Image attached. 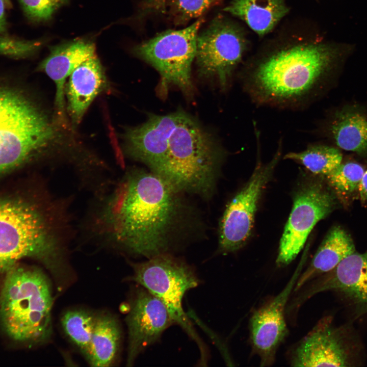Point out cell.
<instances>
[{
  "instance_id": "cell-25",
  "label": "cell",
  "mask_w": 367,
  "mask_h": 367,
  "mask_svg": "<svg viewBox=\"0 0 367 367\" xmlns=\"http://www.w3.org/2000/svg\"><path fill=\"white\" fill-rule=\"evenodd\" d=\"M96 319V316L82 309L68 310L61 318L65 333L84 355L89 347Z\"/></svg>"
},
{
  "instance_id": "cell-5",
  "label": "cell",
  "mask_w": 367,
  "mask_h": 367,
  "mask_svg": "<svg viewBox=\"0 0 367 367\" xmlns=\"http://www.w3.org/2000/svg\"><path fill=\"white\" fill-rule=\"evenodd\" d=\"M53 297L40 270L18 265L7 275L0 291V324L13 340L44 343L52 332Z\"/></svg>"
},
{
  "instance_id": "cell-24",
  "label": "cell",
  "mask_w": 367,
  "mask_h": 367,
  "mask_svg": "<svg viewBox=\"0 0 367 367\" xmlns=\"http://www.w3.org/2000/svg\"><path fill=\"white\" fill-rule=\"evenodd\" d=\"M364 171L357 163L342 162L325 176L336 196L343 202H349L358 196L359 186Z\"/></svg>"
},
{
  "instance_id": "cell-4",
  "label": "cell",
  "mask_w": 367,
  "mask_h": 367,
  "mask_svg": "<svg viewBox=\"0 0 367 367\" xmlns=\"http://www.w3.org/2000/svg\"><path fill=\"white\" fill-rule=\"evenodd\" d=\"M225 156L214 136L183 111L169 137L164 162L155 174L179 192L208 197Z\"/></svg>"
},
{
  "instance_id": "cell-12",
  "label": "cell",
  "mask_w": 367,
  "mask_h": 367,
  "mask_svg": "<svg viewBox=\"0 0 367 367\" xmlns=\"http://www.w3.org/2000/svg\"><path fill=\"white\" fill-rule=\"evenodd\" d=\"M304 261H300L283 289L254 310L250 318L252 351L259 357L261 366L274 363L277 349L287 335L286 305L301 273Z\"/></svg>"
},
{
  "instance_id": "cell-28",
  "label": "cell",
  "mask_w": 367,
  "mask_h": 367,
  "mask_svg": "<svg viewBox=\"0 0 367 367\" xmlns=\"http://www.w3.org/2000/svg\"><path fill=\"white\" fill-rule=\"evenodd\" d=\"M40 40H27L10 36L7 33L0 34V55L21 58L36 53L42 45Z\"/></svg>"
},
{
  "instance_id": "cell-26",
  "label": "cell",
  "mask_w": 367,
  "mask_h": 367,
  "mask_svg": "<svg viewBox=\"0 0 367 367\" xmlns=\"http://www.w3.org/2000/svg\"><path fill=\"white\" fill-rule=\"evenodd\" d=\"M220 0H171L170 9L174 20L184 23L198 17Z\"/></svg>"
},
{
  "instance_id": "cell-31",
  "label": "cell",
  "mask_w": 367,
  "mask_h": 367,
  "mask_svg": "<svg viewBox=\"0 0 367 367\" xmlns=\"http://www.w3.org/2000/svg\"><path fill=\"white\" fill-rule=\"evenodd\" d=\"M358 197L362 203L367 204V169L364 171L359 184Z\"/></svg>"
},
{
  "instance_id": "cell-16",
  "label": "cell",
  "mask_w": 367,
  "mask_h": 367,
  "mask_svg": "<svg viewBox=\"0 0 367 367\" xmlns=\"http://www.w3.org/2000/svg\"><path fill=\"white\" fill-rule=\"evenodd\" d=\"M183 110L166 115L150 114L146 122L128 128L124 135L125 154L156 173L165 159L169 137Z\"/></svg>"
},
{
  "instance_id": "cell-3",
  "label": "cell",
  "mask_w": 367,
  "mask_h": 367,
  "mask_svg": "<svg viewBox=\"0 0 367 367\" xmlns=\"http://www.w3.org/2000/svg\"><path fill=\"white\" fill-rule=\"evenodd\" d=\"M67 222L54 201L34 203L0 198V291L8 273L26 257L42 263L54 275L66 265Z\"/></svg>"
},
{
  "instance_id": "cell-20",
  "label": "cell",
  "mask_w": 367,
  "mask_h": 367,
  "mask_svg": "<svg viewBox=\"0 0 367 367\" xmlns=\"http://www.w3.org/2000/svg\"><path fill=\"white\" fill-rule=\"evenodd\" d=\"M327 127L329 136L339 148L361 155L367 154V116L362 113L338 111Z\"/></svg>"
},
{
  "instance_id": "cell-21",
  "label": "cell",
  "mask_w": 367,
  "mask_h": 367,
  "mask_svg": "<svg viewBox=\"0 0 367 367\" xmlns=\"http://www.w3.org/2000/svg\"><path fill=\"white\" fill-rule=\"evenodd\" d=\"M224 10L244 20L259 35L272 30L288 11L283 0H232Z\"/></svg>"
},
{
  "instance_id": "cell-19",
  "label": "cell",
  "mask_w": 367,
  "mask_h": 367,
  "mask_svg": "<svg viewBox=\"0 0 367 367\" xmlns=\"http://www.w3.org/2000/svg\"><path fill=\"white\" fill-rule=\"evenodd\" d=\"M355 251L350 234L340 226H334L327 233L309 265L301 273L294 291H298L309 281L332 270Z\"/></svg>"
},
{
  "instance_id": "cell-1",
  "label": "cell",
  "mask_w": 367,
  "mask_h": 367,
  "mask_svg": "<svg viewBox=\"0 0 367 367\" xmlns=\"http://www.w3.org/2000/svg\"><path fill=\"white\" fill-rule=\"evenodd\" d=\"M179 193L151 171L130 169L98 197L93 231L114 247L147 259L166 253L182 209Z\"/></svg>"
},
{
  "instance_id": "cell-10",
  "label": "cell",
  "mask_w": 367,
  "mask_h": 367,
  "mask_svg": "<svg viewBox=\"0 0 367 367\" xmlns=\"http://www.w3.org/2000/svg\"><path fill=\"white\" fill-rule=\"evenodd\" d=\"M336 196L321 181L311 180L296 192L276 260L278 267L290 264L300 253L316 224L336 207Z\"/></svg>"
},
{
  "instance_id": "cell-15",
  "label": "cell",
  "mask_w": 367,
  "mask_h": 367,
  "mask_svg": "<svg viewBox=\"0 0 367 367\" xmlns=\"http://www.w3.org/2000/svg\"><path fill=\"white\" fill-rule=\"evenodd\" d=\"M126 323L128 344L127 366H132L137 357L160 338L173 321L164 303L143 287L137 290Z\"/></svg>"
},
{
  "instance_id": "cell-22",
  "label": "cell",
  "mask_w": 367,
  "mask_h": 367,
  "mask_svg": "<svg viewBox=\"0 0 367 367\" xmlns=\"http://www.w3.org/2000/svg\"><path fill=\"white\" fill-rule=\"evenodd\" d=\"M116 320L109 314L96 316V322L86 355L91 366H109L116 355L120 340Z\"/></svg>"
},
{
  "instance_id": "cell-27",
  "label": "cell",
  "mask_w": 367,
  "mask_h": 367,
  "mask_svg": "<svg viewBox=\"0 0 367 367\" xmlns=\"http://www.w3.org/2000/svg\"><path fill=\"white\" fill-rule=\"evenodd\" d=\"M68 0H18L27 19L34 23L49 20Z\"/></svg>"
},
{
  "instance_id": "cell-30",
  "label": "cell",
  "mask_w": 367,
  "mask_h": 367,
  "mask_svg": "<svg viewBox=\"0 0 367 367\" xmlns=\"http://www.w3.org/2000/svg\"><path fill=\"white\" fill-rule=\"evenodd\" d=\"M8 8L4 0H0V34L7 33L8 23L7 20L6 10Z\"/></svg>"
},
{
  "instance_id": "cell-9",
  "label": "cell",
  "mask_w": 367,
  "mask_h": 367,
  "mask_svg": "<svg viewBox=\"0 0 367 367\" xmlns=\"http://www.w3.org/2000/svg\"><path fill=\"white\" fill-rule=\"evenodd\" d=\"M257 162L249 180L229 202L222 218L219 250L224 254L234 252L246 243L252 232L255 214L261 194L282 155V139L271 160L263 164L259 158L260 137L255 135Z\"/></svg>"
},
{
  "instance_id": "cell-29",
  "label": "cell",
  "mask_w": 367,
  "mask_h": 367,
  "mask_svg": "<svg viewBox=\"0 0 367 367\" xmlns=\"http://www.w3.org/2000/svg\"><path fill=\"white\" fill-rule=\"evenodd\" d=\"M167 0H144L145 9L151 12H163L166 9Z\"/></svg>"
},
{
  "instance_id": "cell-23",
  "label": "cell",
  "mask_w": 367,
  "mask_h": 367,
  "mask_svg": "<svg viewBox=\"0 0 367 367\" xmlns=\"http://www.w3.org/2000/svg\"><path fill=\"white\" fill-rule=\"evenodd\" d=\"M284 159L295 161L314 174L326 175L342 162V154L336 147L312 143L300 152H291Z\"/></svg>"
},
{
  "instance_id": "cell-11",
  "label": "cell",
  "mask_w": 367,
  "mask_h": 367,
  "mask_svg": "<svg viewBox=\"0 0 367 367\" xmlns=\"http://www.w3.org/2000/svg\"><path fill=\"white\" fill-rule=\"evenodd\" d=\"M244 49V39L239 30L224 17L217 16L197 35L195 59L199 75L216 79L221 90H226Z\"/></svg>"
},
{
  "instance_id": "cell-8",
  "label": "cell",
  "mask_w": 367,
  "mask_h": 367,
  "mask_svg": "<svg viewBox=\"0 0 367 367\" xmlns=\"http://www.w3.org/2000/svg\"><path fill=\"white\" fill-rule=\"evenodd\" d=\"M203 20L199 19L180 30H169L136 46L134 54L160 73L158 93L164 97L171 86L188 97L194 92L192 64L195 59L197 37Z\"/></svg>"
},
{
  "instance_id": "cell-18",
  "label": "cell",
  "mask_w": 367,
  "mask_h": 367,
  "mask_svg": "<svg viewBox=\"0 0 367 367\" xmlns=\"http://www.w3.org/2000/svg\"><path fill=\"white\" fill-rule=\"evenodd\" d=\"M65 87L67 111L73 124L82 120L95 98L108 86L104 70L96 55L76 67Z\"/></svg>"
},
{
  "instance_id": "cell-13",
  "label": "cell",
  "mask_w": 367,
  "mask_h": 367,
  "mask_svg": "<svg viewBox=\"0 0 367 367\" xmlns=\"http://www.w3.org/2000/svg\"><path fill=\"white\" fill-rule=\"evenodd\" d=\"M347 330L326 316L294 347L290 362L293 366L351 365L353 349Z\"/></svg>"
},
{
  "instance_id": "cell-14",
  "label": "cell",
  "mask_w": 367,
  "mask_h": 367,
  "mask_svg": "<svg viewBox=\"0 0 367 367\" xmlns=\"http://www.w3.org/2000/svg\"><path fill=\"white\" fill-rule=\"evenodd\" d=\"M314 279L298 297L295 306L317 294L330 291L343 297L357 316L367 313V250L355 251Z\"/></svg>"
},
{
  "instance_id": "cell-32",
  "label": "cell",
  "mask_w": 367,
  "mask_h": 367,
  "mask_svg": "<svg viewBox=\"0 0 367 367\" xmlns=\"http://www.w3.org/2000/svg\"><path fill=\"white\" fill-rule=\"evenodd\" d=\"M4 1L6 3L8 9H10L12 8V3L11 2V1L10 0H4Z\"/></svg>"
},
{
  "instance_id": "cell-7",
  "label": "cell",
  "mask_w": 367,
  "mask_h": 367,
  "mask_svg": "<svg viewBox=\"0 0 367 367\" xmlns=\"http://www.w3.org/2000/svg\"><path fill=\"white\" fill-rule=\"evenodd\" d=\"M131 279L159 298L166 307L174 323L180 326L197 344L201 358L206 360L205 347L182 308V299L199 280L192 268L168 253L141 263H133Z\"/></svg>"
},
{
  "instance_id": "cell-6",
  "label": "cell",
  "mask_w": 367,
  "mask_h": 367,
  "mask_svg": "<svg viewBox=\"0 0 367 367\" xmlns=\"http://www.w3.org/2000/svg\"><path fill=\"white\" fill-rule=\"evenodd\" d=\"M58 136L53 122L27 96L0 87V173L48 148Z\"/></svg>"
},
{
  "instance_id": "cell-17",
  "label": "cell",
  "mask_w": 367,
  "mask_h": 367,
  "mask_svg": "<svg viewBox=\"0 0 367 367\" xmlns=\"http://www.w3.org/2000/svg\"><path fill=\"white\" fill-rule=\"evenodd\" d=\"M96 55L94 44L88 40L76 39L52 46L50 54L39 64L38 69L44 72L56 87L55 104L57 114L64 119L66 80L83 62Z\"/></svg>"
},
{
  "instance_id": "cell-2",
  "label": "cell",
  "mask_w": 367,
  "mask_h": 367,
  "mask_svg": "<svg viewBox=\"0 0 367 367\" xmlns=\"http://www.w3.org/2000/svg\"><path fill=\"white\" fill-rule=\"evenodd\" d=\"M339 54L329 45H295L264 58L242 73L240 81L257 106L302 109L321 95Z\"/></svg>"
}]
</instances>
